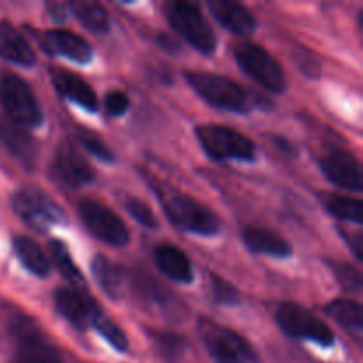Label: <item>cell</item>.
<instances>
[{"label": "cell", "mask_w": 363, "mask_h": 363, "mask_svg": "<svg viewBox=\"0 0 363 363\" xmlns=\"http://www.w3.org/2000/svg\"><path fill=\"white\" fill-rule=\"evenodd\" d=\"M202 149L213 160H241L252 162L255 160V144L240 131L222 124H201L195 130Z\"/></svg>", "instance_id": "obj_1"}, {"label": "cell", "mask_w": 363, "mask_h": 363, "mask_svg": "<svg viewBox=\"0 0 363 363\" xmlns=\"http://www.w3.org/2000/svg\"><path fill=\"white\" fill-rule=\"evenodd\" d=\"M186 78L195 92L209 105L238 113H247L250 110L248 94L230 78L202 71H190L186 73Z\"/></svg>", "instance_id": "obj_2"}, {"label": "cell", "mask_w": 363, "mask_h": 363, "mask_svg": "<svg viewBox=\"0 0 363 363\" xmlns=\"http://www.w3.org/2000/svg\"><path fill=\"white\" fill-rule=\"evenodd\" d=\"M169 218L177 227L201 236H215L220 233V218L197 199L186 194H167L162 199Z\"/></svg>", "instance_id": "obj_3"}, {"label": "cell", "mask_w": 363, "mask_h": 363, "mask_svg": "<svg viewBox=\"0 0 363 363\" xmlns=\"http://www.w3.org/2000/svg\"><path fill=\"white\" fill-rule=\"evenodd\" d=\"M11 204L18 218L39 233H45L50 227L67 222L60 206L39 188H21L13 195Z\"/></svg>", "instance_id": "obj_4"}, {"label": "cell", "mask_w": 363, "mask_h": 363, "mask_svg": "<svg viewBox=\"0 0 363 363\" xmlns=\"http://www.w3.org/2000/svg\"><path fill=\"white\" fill-rule=\"evenodd\" d=\"M0 103L18 126L38 128L41 124V106L27 82L16 74H4L0 80Z\"/></svg>", "instance_id": "obj_5"}, {"label": "cell", "mask_w": 363, "mask_h": 363, "mask_svg": "<svg viewBox=\"0 0 363 363\" xmlns=\"http://www.w3.org/2000/svg\"><path fill=\"white\" fill-rule=\"evenodd\" d=\"M199 330L204 346L216 363H257L259 358L254 347L234 330L213 321H202Z\"/></svg>", "instance_id": "obj_6"}, {"label": "cell", "mask_w": 363, "mask_h": 363, "mask_svg": "<svg viewBox=\"0 0 363 363\" xmlns=\"http://www.w3.org/2000/svg\"><path fill=\"white\" fill-rule=\"evenodd\" d=\"M234 57L241 69L264 89L273 92H282L286 89V74L282 66L262 46L254 43H240L234 50Z\"/></svg>", "instance_id": "obj_7"}, {"label": "cell", "mask_w": 363, "mask_h": 363, "mask_svg": "<svg viewBox=\"0 0 363 363\" xmlns=\"http://www.w3.org/2000/svg\"><path fill=\"white\" fill-rule=\"evenodd\" d=\"M277 323L287 335L294 339L312 340L319 346H333L335 333L318 315L296 303H282L277 311Z\"/></svg>", "instance_id": "obj_8"}, {"label": "cell", "mask_w": 363, "mask_h": 363, "mask_svg": "<svg viewBox=\"0 0 363 363\" xmlns=\"http://www.w3.org/2000/svg\"><path fill=\"white\" fill-rule=\"evenodd\" d=\"M169 21L195 50L213 53L216 48V35L211 25L195 4L174 2L169 7Z\"/></svg>", "instance_id": "obj_9"}, {"label": "cell", "mask_w": 363, "mask_h": 363, "mask_svg": "<svg viewBox=\"0 0 363 363\" xmlns=\"http://www.w3.org/2000/svg\"><path fill=\"white\" fill-rule=\"evenodd\" d=\"M78 215L89 233L112 247H124L130 240L126 225L110 208L94 199H84L78 204Z\"/></svg>", "instance_id": "obj_10"}, {"label": "cell", "mask_w": 363, "mask_h": 363, "mask_svg": "<svg viewBox=\"0 0 363 363\" xmlns=\"http://www.w3.org/2000/svg\"><path fill=\"white\" fill-rule=\"evenodd\" d=\"M11 332L18 342L13 363H64L59 351L43 337L32 319L18 318L11 325Z\"/></svg>", "instance_id": "obj_11"}, {"label": "cell", "mask_w": 363, "mask_h": 363, "mask_svg": "<svg viewBox=\"0 0 363 363\" xmlns=\"http://www.w3.org/2000/svg\"><path fill=\"white\" fill-rule=\"evenodd\" d=\"M53 303L62 318H66L74 328L87 330L94 319L101 314V308L91 298L84 287H62L53 294Z\"/></svg>", "instance_id": "obj_12"}, {"label": "cell", "mask_w": 363, "mask_h": 363, "mask_svg": "<svg viewBox=\"0 0 363 363\" xmlns=\"http://www.w3.org/2000/svg\"><path fill=\"white\" fill-rule=\"evenodd\" d=\"M52 174L59 183L69 188H80L94 179L91 163L78 152L71 142H62L57 147L52 162Z\"/></svg>", "instance_id": "obj_13"}, {"label": "cell", "mask_w": 363, "mask_h": 363, "mask_svg": "<svg viewBox=\"0 0 363 363\" xmlns=\"http://www.w3.org/2000/svg\"><path fill=\"white\" fill-rule=\"evenodd\" d=\"M39 45L48 55H62L78 64L92 59V48L84 38L69 30H46L39 34Z\"/></svg>", "instance_id": "obj_14"}, {"label": "cell", "mask_w": 363, "mask_h": 363, "mask_svg": "<svg viewBox=\"0 0 363 363\" xmlns=\"http://www.w3.org/2000/svg\"><path fill=\"white\" fill-rule=\"evenodd\" d=\"M321 169L325 176L337 186L353 191H362V165L351 152L333 151L321 160Z\"/></svg>", "instance_id": "obj_15"}, {"label": "cell", "mask_w": 363, "mask_h": 363, "mask_svg": "<svg viewBox=\"0 0 363 363\" xmlns=\"http://www.w3.org/2000/svg\"><path fill=\"white\" fill-rule=\"evenodd\" d=\"M50 78H52L53 85H55L57 92L64 98H67L69 101L77 103L78 106H82L87 112H96L98 110V98H96V92L92 91L91 85L80 78L78 74L69 73L66 69H55L50 71Z\"/></svg>", "instance_id": "obj_16"}, {"label": "cell", "mask_w": 363, "mask_h": 363, "mask_svg": "<svg viewBox=\"0 0 363 363\" xmlns=\"http://www.w3.org/2000/svg\"><path fill=\"white\" fill-rule=\"evenodd\" d=\"M0 144L7 149L13 158H16L27 169H34L38 160V145L34 137L25 128L2 121L0 123Z\"/></svg>", "instance_id": "obj_17"}, {"label": "cell", "mask_w": 363, "mask_h": 363, "mask_svg": "<svg viewBox=\"0 0 363 363\" xmlns=\"http://www.w3.org/2000/svg\"><path fill=\"white\" fill-rule=\"evenodd\" d=\"M209 11L213 16L227 28L238 35H250L257 27L254 14L241 4L233 0H209Z\"/></svg>", "instance_id": "obj_18"}, {"label": "cell", "mask_w": 363, "mask_h": 363, "mask_svg": "<svg viewBox=\"0 0 363 363\" xmlns=\"http://www.w3.org/2000/svg\"><path fill=\"white\" fill-rule=\"evenodd\" d=\"M0 57L18 66L35 64V53L32 46L9 21H0Z\"/></svg>", "instance_id": "obj_19"}, {"label": "cell", "mask_w": 363, "mask_h": 363, "mask_svg": "<svg viewBox=\"0 0 363 363\" xmlns=\"http://www.w3.org/2000/svg\"><path fill=\"white\" fill-rule=\"evenodd\" d=\"M155 262L160 272L170 280L179 284H190L194 280V268L184 252L179 248L170 247V245H162L155 250Z\"/></svg>", "instance_id": "obj_20"}, {"label": "cell", "mask_w": 363, "mask_h": 363, "mask_svg": "<svg viewBox=\"0 0 363 363\" xmlns=\"http://www.w3.org/2000/svg\"><path fill=\"white\" fill-rule=\"evenodd\" d=\"M243 241L248 250L254 254H266L272 257H289L293 248L279 234L272 230L259 229V227H247L243 230Z\"/></svg>", "instance_id": "obj_21"}, {"label": "cell", "mask_w": 363, "mask_h": 363, "mask_svg": "<svg viewBox=\"0 0 363 363\" xmlns=\"http://www.w3.org/2000/svg\"><path fill=\"white\" fill-rule=\"evenodd\" d=\"M14 252H16L18 259H20L21 264L35 277H48L50 275V266L48 257H46L45 252L41 250L38 243L34 240L27 236H16L13 241Z\"/></svg>", "instance_id": "obj_22"}, {"label": "cell", "mask_w": 363, "mask_h": 363, "mask_svg": "<svg viewBox=\"0 0 363 363\" xmlns=\"http://www.w3.org/2000/svg\"><path fill=\"white\" fill-rule=\"evenodd\" d=\"M92 275L112 300H119L123 294V269L119 266L108 261L105 255H96L92 261Z\"/></svg>", "instance_id": "obj_23"}, {"label": "cell", "mask_w": 363, "mask_h": 363, "mask_svg": "<svg viewBox=\"0 0 363 363\" xmlns=\"http://www.w3.org/2000/svg\"><path fill=\"white\" fill-rule=\"evenodd\" d=\"M69 7L74 16L80 20V23L89 30L98 32V34L108 30L110 16L105 7L99 6V4L89 2V0H77V2H71Z\"/></svg>", "instance_id": "obj_24"}, {"label": "cell", "mask_w": 363, "mask_h": 363, "mask_svg": "<svg viewBox=\"0 0 363 363\" xmlns=\"http://www.w3.org/2000/svg\"><path fill=\"white\" fill-rule=\"evenodd\" d=\"M330 318L335 319L339 325L350 332L357 333L360 337L363 330V308L358 301L353 300H335L326 307Z\"/></svg>", "instance_id": "obj_25"}, {"label": "cell", "mask_w": 363, "mask_h": 363, "mask_svg": "<svg viewBox=\"0 0 363 363\" xmlns=\"http://www.w3.org/2000/svg\"><path fill=\"white\" fill-rule=\"evenodd\" d=\"M48 248H50V255H52L53 264L57 266L60 275H62L67 282L73 284L74 287H82V284H84V277H82L80 269H78L77 264H74L73 257L69 255L67 248L64 247L59 240L50 241Z\"/></svg>", "instance_id": "obj_26"}, {"label": "cell", "mask_w": 363, "mask_h": 363, "mask_svg": "<svg viewBox=\"0 0 363 363\" xmlns=\"http://www.w3.org/2000/svg\"><path fill=\"white\" fill-rule=\"evenodd\" d=\"M326 209L344 222H353L357 225H362V202L358 199L344 197V195H328L325 201Z\"/></svg>", "instance_id": "obj_27"}, {"label": "cell", "mask_w": 363, "mask_h": 363, "mask_svg": "<svg viewBox=\"0 0 363 363\" xmlns=\"http://www.w3.org/2000/svg\"><path fill=\"white\" fill-rule=\"evenodd\" d=\"M92 328L98 330L99 335H101L103 339H105L106 342H108L110 346L113 347V350L128 351L126 333H124L123 330L119 328V325H117L113 319H110V318H106V315L99 314L98 318L94 319V323H92Z\"/></svg>", "instance_id": "obj_28"}, {"label": "cell", "mask_w": 363, "mask_h": 363, "mask_svg": "<svg viewBox=\"0 0 363 363\" xmlns=\"http://www.w3.org/2000/svg\"><path fill=\"white\" fill-rule=\"evenodd\" d=\"M155 346L158 353L162 354L165 360H179L184 353V340L183 337L176 335L170 332H151Z\"/></svg>", "instance_id": "obj_29"}, {"label": "cell", "mask_w": 363, "mask_h": 363, "mask_svg": "<svg viewBox=\"0 0 363 363\" xmlns=\"http://www.w3.org/2000/svg\"><path fill=\"white\" fill-rule=\"evenodd\" d=\"M77 137L78 140H80V144L84 145L92 156H96V158L101 160V162H113V152L106 147V144L101 140V137L96 135L94 131L80 128V130L77 131Z\"/></svg>", "instance_id": "obj_30"}, {"label": "cell", "mask_w": 363, "mask_h": 363, "mask_svg": "<svg viewBox=\"0 0 363 363\" xmlns=\"http://www.w3.org/2000/svg\"><path fill=\"white\" fill-rule=\"evenodd\" d=\"M124 208H126V211L130 213L138 223H142V225L147 227V229H156V227H158V220H156L155 213H152L151 208H149L144 201H140V199L130 197L124 202Z\"/></svg>", "instance_id": "obj_31"}, {"label": "cell", "mask_w": 363, "mask_h": 363, "mask_svg": "<svg viewBox=\"0 0 363 363\" xmlns=\"http://www.w3.org/2000/svg\"><path fill=\"white\" fill-rule=\"evenodd\" d=\"M337 280L342 284L344 289L351 291V293H360L362 291V273L351 264H337L333 266Z\"/></svg>", "instance_id": "obj_32"}, {"label": "cell", "mask_w": 363, "mask_h": 363, "mask_svg": "<svg viewBox=\"0 0 363 363\" xmlns=\"http://www.w3.org/2000/svg\"><path fill=\"white\" fill-rule=\"evenodd\" d=\"M105 106L108 116L119 117L126 113V110L130 108V98H128L126 92L112 91L105 96Z\"/></svg>", "instance_id": "obj_33"}, {"label": "cell", "mask_w": 363, "mask_h": 363, "mask_svg": "<svg viewBox=\"0 0 363 363\" xmlns=\"http://www.w3.org/2000/svg\"><path fill=\"white\" fill-rule=\"evenodd\" d=\"M213 293L218 303L234 305L238 303V291L220 277H213Z\"/></svg>", "instance_id": "obj_34"}, {"label": "cell", "mask_w": 363, "mask_h": 363, "mask_svg": "<svg viewBox=\"0 0 363 363\" xmlns=\"http://www.w3.org/2000/svg\"><path fill=\"white\" fill-rule=\"evenodd\" d=\"M344 238L347 240V245H350L351 250L354 252L357 259H362L363 257V238H362L360 230H357L354 234H344Z\"/></svg>", "instance_id": "obj_35"}, {"label": "cell", "mask_w": 363, "mask_h": 363, "mask_svg": "<svg viewBox=\"0 0 363 363\" xmlns=\"http://www.w3.org/2000/svg\"><path fill=\"white\" fill-rule=\"evenodd\" d=\"M50 11H52L53 16H55L57 20H64V18L67 16V14H66V6H59V4H52V6H50Z\"/></svg>", "instance_id": "obj_36"}]
</instances>
